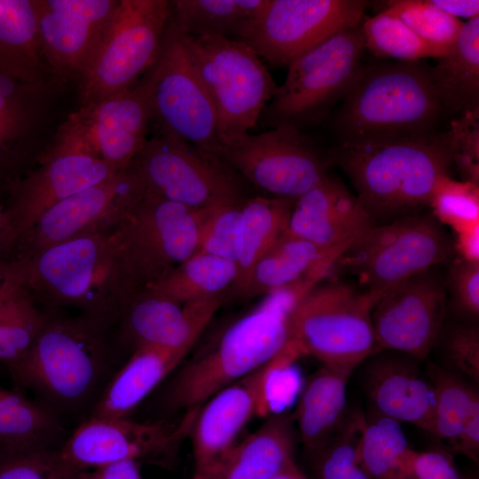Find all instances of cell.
<instances>
[{
    "instance_id": "cell-53",
    "label": "cell",
    "mask_w": 479,
    "mask_h": 479,
    "mask_svg": "<svg viewBox=\"0 0 479 479\" xmlns=\"http://www.w3.org/2000/svg\"><path fill=\"white\" fill-rule=\"evenodd\" d=\"M15 247V240L12 231L7 211V203L0 200V261H10Z\"/></svg>"
},
{
    "instance_id": "cell-51",
    "label": "cell",
    "mask_w": 479,
    "mask_h": 479,
    "mask_svg": "<svg viewBox=\"0 0 479 479\" xmlns=\"http://www.w3.org/2000/svg\"><path fill=\"white\" fill-rule=\"evenodd\" d=\"M453 247L459 258L479 263V224L455 233Z\"/></svg>"
},
{
    "instance_id": "cell-41",
    "label": "cell",
    "mask_w": 479,
    "mask_h": 479,
    "mask_svg": "<svg viewBox=\"0 0 479 479\" xmlns=\"http://www.w3.org/2000/svg\"><path fill=\"white\" fill-rule=\"evenodd\" d=\"M48 88L0 73V133L9 141L39 121Z\"/></svg>"
},
{
    "instance_id": "cell-3",
    "label": "cell",
    "mask_w": 479,
    "mask_h": 479,
    "mask_svg": "<svg viewBox=\"0 0 479 479\" xmlns=\"http://www.w3.org/2000/svg\"><path fill=\"white\" fill-rule=\"evenodd\" d=\"M330 161L349 177L376 222L420 213L452 164L445 133L343 139Z\"/></svg>"
},
{
    "instance_id": "cell-16",
    "label": "cell",
    "mask_w": 479,
    "mask_h": 479,
    "mask_svg": "<svg viewBox=\"0 0 479 479\" xmlns=\"http://www.w3.org/2000/svg\"><path fill=\"white\" fill-rule=\"evenodd\" d=\"M364 0H267L242 40L262 59L287 67L334 35L358 27Z\"/></svg>"
},
{
    "instance_id": "cell-6",
    "label": "cell",
    "mask_w": 479,
    "mask_h": 479,
    "mask_svg": "<svg viewBox=\"0 0 479 479\" xmlns=\"http://www.w3.org/2000/svg\"><path fill=\"white\" fill-rule=\"evenodd\" d=\"M177 32L213 103L221 145L249 133L278 87L262 59L240 40Z\"/></svg>"
},
{
    "instance_id": "cell-7",
    "label": "cell",
    "mask_w": 479,
    "mask_h": 479,
    "mask_svg": "<svg viewBox=\"0 0 479 479\" xmlns=\"http://www.w3.org/2000/svg\"><path fill=\"white\" fill-rule=\"evenodd\" d=\"M454 253L453 240L431 213L375 224L348 247L334 267L356 276L381 296L398 283L434 268Z\"/></svg>"
},
{
    "instance_id": "cell-23",
    "label": "cell",
    "mask_w": 479,
    "mask_h": 479,
    "mask_svg": "<svg viewBox=\"0 0 479 479\" xmlns=\"http://www.w3.org/2000/svg\"><path fill=\"white\" fill-rule=\"evenodd\" d=\"M218 295L184 304L145 287L137 291L116 322L122 348L152 346L188 353L224 302Z\"/></svg>"
},
{
    "instance_id": "cell-24",
    "label": "cell",
    "mask_w": 479,
    "mask_h": 479,
    "mask_svg": "<svg viewBox=\"0 0 479 479\" xmlns=\"http://www.w3.org/2000/svg\"><path fill=\"white\" fill-rule=\"evenodd\" d=\"M375 224L357 195L326 174L295 200L287 230L337 260Z\"/></svg>"
},
{
    "instance_id": "cell-36",
    "label": "cell",
    "mask_w": 479,
    "mask_h": 479,
    "mask_svg": "<svg viewBox=\"0 0 479 479\" xmlns=\"http://www.w3.org/2000/svg\"><path fill=\"white\" fill-rule=\"evenodd\" d=\"M237 272L233 262L211 255H194L147 287L184 304L225 295Z\"/></svg>"
},
{
    "instance_id": "cell-10",
    "label": "cell",
    "mask_w": 479,
    "mask_h": 479,
    "mask_svg": "<svg viewBox=\"0 0 479 479\" xmlns=\"http://www.w3.org/2000/svg\"><path fill=\"white\" fill-rule=\"evenodd\" d=\"M141 80L156 131L216 160L221 145L216 114L169 20L159 55Z\"/></svg>"
},
{
    "instance_id": "cell-11",
    "label": "cell",
    "mask_w": 479,
    "mask_h": 479,
    "mask_svg": "<svg viewBox=\"0 0 479 479\" xmlns=\"http://www.w3.org/2000/svg\"><path fill=\"white\" fill-rule=\"evenodd\" d=\"M169 15L170 1L120 0L79 79L80 106L125 90L149 71L161 51Z\"/></svg>"
},
{
    "instance_id": "cell-32",
    "label": "cell",
    "mask_w": 479,
    "mask_h": 479,
    "mask_svg": "<svg viewBox=\"0 0 479 479\" xmlns=\"http://www.w3.org/2000/svg\"><path fill=\"white\" fill-rule=\"evenodd\" d=\"M430 75L443 108L460 114L479 110V17L464 22L449 53Z\"/></svg>"
},
{
    "instance_id": "cell-13",
    "label": "cell",
    "mask_w": 479,
    "mask_h": 479,
    "mask_svg": "<svg viewBox=\"0 0 479 479\" xmlns=\"http://www.w3.org/2000/svg\"><path fill=\"white\" fill-rule=\"evenodd\" d=\"M128 169L143 193L188 208L206 209L244 200L233 171L188 144L157 131Z\"/></svg>"
},
{
    "instance_id": "cell-43",
    "label": "cell",
    "mask_w": 479,
    "mask_h": 479,
    "mask_svg": "<svg viewBox=\"0 0 479 479\" xmlns=\"http://www.w3.org/2000/svg\"><path fill=\"white\" fill-rule=\"evenodd\" d=\"M428 208L433 216L454 233L479 224V185L445 175L435 186Z\"/></svg>"
},
{
    "instance_id": "cell-14",
    "label": "cell",
    "mask_w": 479,
    "mask_h": 479,
    "mask_svg": "<svg viewBox=\"0 0 479 479\" xmlns=\"http://www.w3.org/2000/svg\"><path fill=\"white\" fill-rule=\"evenodd\" d=\"M215 159L274 197L297 199L327 174V161L292 125L247 133L220 145Z\"/></svg>"
},
{
    "instance_id": "cell-8",
    "label": "cell",
    "mask_w": 479,
    "mask_h": 479,
    "mask_svg": "<svg viewBox=\"0 0 479 479\" xmlns=\"http://www.w3.org/2000/svg\"><path fill=\"white\" fill-rule=\"evenodd\" d=\"M380 298L341 280L315 285L294 313V336L302 354L322 365L353 368L375 355L372 312Z\"/></svg>"
},
{
    "instance_id": "cell-42",
    "label": "cell",
    "mask_w": 479,
    "mask_h": 479,
    "mask_svg": "<svg viewBox=\"0 0 479 479\" xmlns=\"http://www.w3.org/2000/svg\"><path fill=\"white\" fill-rule=\"evenodd\" d=\"M382 12L398 18L422 40L443 47L455 44L464 24L429 0L389 1Z\"/></svg>"
},
{
    "instance_id": "cell-39",
    "label": "cell",
    "mask_w": 479,
    "mask_h": 479,
    "mask_svg": "<svg viewBox=\"0 0 479 479\" xmlns=\"http://www.w3.org/2000/svg\"><path fill=\"white\" fill-rule=\"evenodd\" d=\"M427 374L435 396L434 435L452 446L468 415L479 407L478 394L453 372L436 364L428 365Z\"/></svg>"
},
{
    "instance_id": "cell-56",
    "label": "cell",
    "mask_w": 479,
    "mask_h": 479,
    "mask_svg": "<svg viewBox=\"0 0 479 479\" xmlns=\"http://www.w3.org/2000/svg\"><path fill=\"white\" fill-rule=\"evenodd\" d=\"M10 142L4 136L0 133V153L5 149L6 144Z\"/></svg>"
},
{
    "instance_id": "cell-20",
    "label": "cell",
    "mask_w": 479,
    "mask_h": 479,
    "mask_svg": "<svg viewBox=\"0 0 479 479\" xmlns=\"http://www.w3.org/2000/svg\"><path fill=\"white\" fill-rule=\"evenodd\" d=\"M151 114L144 83L80 106L58 135L90 150L116 170L127 169L147 141Z\"/></svg>"
},
{
    "instance_id": "cell-21",
    "label": "cell",
    "mask_w": 479,
    "mask_h": 479,
    "mask_svg": "<svg viewBox=\"0 0 479 479\" xmlns=\"http://www.w3.org/2000/svg\"><path fill=\"white\" fill-rule=\"evenodd\" d=\"M120 0H35L41 53L60 82L81 78L99 47Z\"/></svg>"
},
{
    "instance_id": "cell-18",
    "label": "cell",
    "mask_w": 479,
    "mask_h": 479,
    "mask_svg": "<svg viewBox=\"0 0 479 479\" xmlns=\"http://www.w3.org/2000/svg\"><path fill=\"white\" fill-rule=\"evenodd\" d=\"M117 171L82 145L57 135L39 166L12 185L7 211L15 247L49 208Z\"/></svg>"
},
{
    "instance_id": "cell-25",
    "label": "cell",
    "mask_w": 479,
    "mask_h": 479,
    "mask_svg": "<svg viewBox=\"0 0 479 479\" xmlns=\"http://www.w3.org/2000/svg\"><path fill=\"white\" fill-rule=\"evenodd\" d=\"M366 365L364 388L372 416L435 433V396L416 359L381 351Z\"/></svg>"
},
{
    "instance_id": "cell-45",
    "label": "cell",
    "mask_w": 479,
    "mask_h": 479,
    "mask_svg": "<svg viewBox=\"0 0 479 479\" xmlns=\"http://www.w3.org/2000/svg\"><path fill=\"white\" fill-rule=\"evenodd\" d=\"M59 448L0 450V479H78Z\"/></svg>"
},
{
    "instance_id": "cell-40",
    "label": "cell",
    "mask_w": 479,
    "mask_h": 479,
    "mask_svg": "<svg viewBox=\"0 0 479 479\" xmlns=\"http://www.w3.org/2000/svg\"><path fill=\"white\" fill-rule=\"evenodd\" d=\"M365 421L360 412L345 417L330 441L312 457L318 479H369L359 452Z\"/></svg>"
},
{
    "instance_id": "cell-31",
    "label": "cell",
    "mask_w": 479,
    "mask_h": 479,
    "mask_svg": "<svg viewBox=\"0 0 479 479\" xmlns=\"http://www.w3.org/2000/svg\"><path fill=\"white\" fill-rule=\"evenodd\" d=\"M0 73L49 85L40 49L35 0H0Z\"/></svg>"
},
{
    "instance_id": "cell-29",
    "label": "cell",
    "mask_w": 479,
    "mask_h": 479,
    "mask_svg": "<svg viewBox=\"0 0 479 479\" xmlns=\"http://www.w3.org/2000/svg\"><path fill=\"white\" fill-rule=\"evenodd\" d=\"M336 258L286 230L254 265L243 297L252 298L302 282H320Z\"/></svg>"
},
{
    "instance_id": "cell-30",
    "label": "cell",
    "mask_w": 479,
    "mask_h": 479,
    "mask_svg": "<svg viewBox=\"0 0 479 479\" xmlns=\"http://www.w3.org/2000/svg\"><path fill=\"white\" fill-rule=\"evenodd\" d=\"M46 319L13 261L0 282V363L11 375L30 352Z\"/></svg>"
},
{
    "instance_id": "cell-28",
    "label": "cell",
    "mask_w": 479,
    "mask_h": 479,
    "mask_svg": "<svg viewBox=\"0 0 479 479\" xmlns=\"http://www.w3.org/2000/svg\"><path fill=\"white\" fill-rule=\"evenodd\" d=\"M185 356L152 346L136 348L113 376L88 418H127Z\"/></svg>"
},
{
    "instance_id": "cell-52",
    "label": "cell",
    "mask_w": 479,
    "mask_h": 479,
    "mask_svg": "<svg viewBox=\"0 0 479 479\" xmlns=\"http://www.w3.org/2000/svg\"><path fill=\"white\" fill-rule=\"evenodd\" d=\"M437 8L457 19L467 20L479 17L478 0H429Z\"/></svg>"
},
{
    "instance_id": "cell-34",
    "label": "cell",
    "mask_w": 479,
    "mask_h": 479,
    "mask_svg": "<svg viewBox=\"0 0 479 479\" xmlns=\"http://www.w3.org/2000/svg\"><path fill=\"white\" fill-rule=\"evenodd\" d=\"M63 436L60 418L50 409L0 387V450L59 448Z\"/></svg>"
},
{
    "instance_id": "cell-38",
    "label": "cell",
    "mask_w": 479,
    "mask_h": 479,
    "mask_svg": "<svg viewBox=\"0 0 479 479\" xmlns=\"http://www.w3.org/2000/svg\"><path fill=\"white\" fill-rule=\"evenodd\" d=\"M365 48L380 58L414 62L440 58L452 47H443L422 40L398 18L381 12L361 24Z\"/></svg>"
},
{
    "instance_id": "cell-37",
    "label": "cell",
    "mask_w": 479,
    "mask_h": 479,
    "mask_svg": "<svg viewBox=\"0 0 479 479\" xmlns=\"http://www.w3.org/2000/svg\"><path fill=\"white\" fill-rule=\"evenodd\" d=\"M410 448L400 423L381 417L366 418L359 452L369 479H409Z\"/></svg>"
},
{
    "instance_id": "cell-4",
    "label": "cell",
    "mask_w": 479,
    "mask_h": 479,
    "mask_svg": "<svg viewBox=\"0 0 479 479\" xmlns=\"http://www.w3.org/2000/svg\"><path fill=\"white\" fill-rule=\"evenodd\" d=\"M12 261L43 309L74 308L116 324L137 292L121 254L116 226Z\"/></svg>"
},
{
    "instance_id": "cell-15",
    "label": "cell",
    "mask_w": 479,
    "mask_h": 479,
    "mask_svg": "<svg viewBox=\"0 0 479 479\" xmlns=\"http://www.w3.org/2000/svg\"><path fill=\"white\" fill-rule=\"evenodd\" d=\"M198 410H187L176 423L87 418L64 441L59 454L77 472L124 460L169 467L180 443L191 432Z\"/></svg>"
},
{
    "instance_id": "cell-49",
    "label": "cell",
    "mask_w": 479,
    "mask_h": 479,
    "mask_svg": "<svg viewBox=\"0 0 479 479\" xmlns=\"http://www.w3.org/2000/svg\"><path fill=\"white\" fill-rule=\"evenodd\" d=\"M409 479H466L452 453L444 450L415 451L407 457Z\"/></svg>"
},
{
    "instance_id": "cell-47",
    "label": "cell",
    "mask_w": 479,
    "mask_h": 479,
    "mask_svg": "<svg viewBox=\"0 0 479 479\" xmlns=\"http://www.w3.org/2000/svg\"><path fill=\"white\" fill-rule=\"evenodd\" d=\"M444 354L447 363L474 381H479V330L475 324L452 326L444 335Z\"/></svg>"
},
{
    "instance_id": "cell-54",
    "label": "cell",
    "mask_w": 479,
    "mask_h": 479,
    "mask_svg": "<svg viewBox=\"0 0 479 479\" xmlns=\"http://www.w3.org/2000/svg\"><path fill=\"white\" fill-rule=\"evenodd\" d=\"M271 479H309V478L299 469L295 462H293Z\"/></svg>"
},
{
    "instance_id": "cell-50",
    "label": "cell",
    "mask_w": 479,
    "mask_h": 479,
    "mask_svg": "<svg viewBox=\"0 0 479 479\" xmlns=\"http://www.w3.org/2000/svg\"><path fill=\"white\" fill-rule=\"evenodd\" d=\"M78 479H142L139 462L124 460L78 472Z\"/></svg>"
},
{
    "instance_id": "cell-48",
    "label": "cell",
    "mask_w": 479,
    "mask_h": 479,
    "mask_svg": "<svg viewBox=\"0 0 479 479\" xmlns=\"http://www.w3.org/2000/svg\"><path fill=\"white\" fill-rule=\"evenodd\" d=\"M445 287L456 312L468 319L479 315V263L458 258L448 271Z\"/></svg>"
},
{
    "instance_id": "cell-9",
    "label": "cell",
    "mask_w": 479,
    "mask_h": 479,
    "mask_svg": "<svg viewBox=\"0 0 479 479\" xmlns=\"http://www.w3.org/2000/svg\"><path fill=\"white\" fill-rule=\"evenodd\" d=\"M364 49L360 25L334 35L298 57L288 66L284 83L277 87L260 120L270 128L299 129L319 122L348 93L362 67Z\"/></svg>"
},
{
    "instance_id": "cell-17",
    "label": "cell",
    "mask_w": 479,
    "mask_h": 479,
    "mask_svg": "<svg viewBox=\"0 0 479 479\" xmlns=\"http://www.w3.org/2000/svg\"><path fill=\"white\" fill-rule=\"evenodd\" d=\"M446 291L434 268L386 291L372 312L376 354L388 350L417 361L427 358L442 332Z\"/></svg>"
},
{
    "instance_id": "cell-5",
    "label": "cell",
    "mask_w": 479,
    "mask_h": 479,
    "mask_svg": "<svg viewBox=\"0 0 479 479\" xmlns=\"http://www.w3.org/2000/svg\"><path fill=\"white\" fill-rule=\"evenodd\" d=\"M442 110L425 60L362 65L337 126L347 140L425 135Z\"/></svg>"
},
{
    "instance_id": "cell-35",
    "label": "cell",
    "mask_w": 479,
    "mask_h": 479,
    "mask_svg": "<svg viewBox=\"0 0 479 479\" xmlns=\"http://www.w3.org/2000/svg\"><path fill=\"white\" fill-rule=\"evenodd\" d=\"M295 200L255 196L242 202V247L237 262V277L231 287L234 294L244 295L254 265L287 229Z\"/></svg>"
},
{
    "instance_id": "cell-1",
    "label": "cell",
    "mask_w": 479,
    "mask_h": 479,
    "mask_svg": "<svg viewBox=\"0 0 479 479\" xmlns=\"http://www.w3.org/2000/svg\"><path fill=\"white\" fill-rule=\"evenodd\" d=\"M46 310L30 352L12 374L59 418L89 411L122 365L116 324L61 310Z\"/></svg>"
},
{
    "instance_id": "cell-46",
    "label": "cell",
    "mask_w": 479,
    "mask_h": 479,
    "mask_svg": "<svg viewBox=\"0 0 479 479\" xmlns=\"http://www.w3.org/2000/svg\"><path fill=\"white\" fill-rule=\"evenodd\" d=\"M445 136L452 163L455 164L462 181L479 185V110L454 119Z\"/></svg>"
},
{
    "instance_id": "cell-19",
    "label": "cell",
    "mask_w": 479,
    "mask_h": 479,
    "mask_svg": "<svg viewBox=\"0 0 479 479\" xmlns=\"http://www.w3.org/2000/svg\"><path fill=\"white\" fill-rule=\"evenodd\" d=\"M142 194L128 168L57 203L18 241L11 260L115 227Z\"/></svg>"
},
{
    "instance_id": "cell-12",
    "label": "cell",
    "mask_w": 479,
    "mask_h": 479,
    "mask_svg": "<svg viewBox=\"0 0 479 479\" xmlns=\"http://www.w3.org/2000/svg\"><path fill=\"white\" fill-rule=\"evenodd\" d=\"M208 210L142 192L116 225L121 254L137 291L195 254Z\"/></svg>"
},
{
    "instance_id": "cell-33",
    "label": "cell",
    "mask_w": 479,
    "mask_h": 479,
    "mask_svg": "<svg viewBox=\"0 0 479 479\" xmlns=\"http://www.w3.org/2000/svg\"><path fill=\"white\" fill-rule=\"evenodd\" d=\"M267 0H174L169 21L190 36H222L242 41Z\"/></svg>"
},
{
    "instance_id": "cell-2",
    "label": "cell",
    "mask_w": 479,
    "mask_h": 479,
    "mask_svg": "<svg viewBox=\"0 0 479 479\" xmlns=\"http://www.w3.org/2000/svg\"><path fill=\"white\" fill-rule=\"evenodd\" d=\"M318 282L302 281L264 294L177 373L162 395L167 411L201 406L216 392L269 363L295 340L294 313Z\"/></svg>"
},
{
    "instance_id": "cell-26",
    "label": "cell",
    "mask_w": 479,
    "mask_h": 479,
    "mask_svg": "<svg viewBox=\"0 0 479 479\" xmlns=\"http://www.w3.org/2000/svg\"><path fill=\"white\" fill-rule=\"evenodd\" d=\"M291 418L276 415L192 479H271L294 462Z\"/></svg>"
},
{
    "instance_id": "cell-44",
    "label": "cell",
    "mask_w": 479,
    "mask_h": 479,
    "mask_svg": "<svg viewBox=\"0 0 479 479\" xmlns=\"http://www.w3.org/2000/svg\"><path fill=\"white\" fill-rule=\"evenodd\" d=\"M243 201L208 208L194 255H211L237 264L242 247Z\"/></svg>"
},
{
    "instance_id": "cell-22",
    "label": "cell",
    "mask_w": 479,
    "mask_h": 479,
    "mask_svg": "<svg viewBox=\"0 0 479 479\" xmlns=\"http://www.w3.org/2000/svg\"><path fill=\"white\" fill-rule=\"evenodd\" d=\"M302 356L296 342L274 359L222 389L198 410L191 429L194 472L198 473L230 449L251 418L266 406L272 372L286 359Z\"/></svg>"
},
{
    "instance_id": "cell-55",
    "label": "cell",
    "mask_w": 479,
    "mask_h": 479,
    "mask_svg": "<svg viewBox=\"0 0 479 479\" xmlns=\"http://www.w3.org/2000/svg\"><path fill=\"white\" fill-rule=\"evenodd\" d=\"M9 261H0V282L3 279Z\"/></svg>"
},
{
    "instance_id": "cell-27",
    "label": "cell",
    "mask_w": 479,
    "mask_h": 479,
    "mask_svg": "<svg viewBox=\"0 0 479 479\" xmlns=\"http://www.w3.org/2000/svg\"><path fill=\"white\" fill-rule=\"evenodd\" d=\"M355 368L322 365L305 381L294 418L305 450L314 457L346 417L347 385Z\"/></svg>"
}]
</instances>
